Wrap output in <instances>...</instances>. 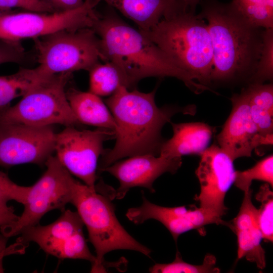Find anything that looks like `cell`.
Here are the masks:
<instances>
[{
    "mask_svg": "<svg viewBox=\"0 0 273 273\" xmlns=\"http://www.w3.org/2000/svg\"><path fill=\"white\" fill-rule=\"evenodd\" d=\"M107 6L92 28L100 39L104 62H110L117 68L127 88H135L138 83L147 77H172L183 81L196 94L212 91L197 82L146 35L128 25Z\"/></svg>",
    "mask_w": 273,
    "mask_h": 273,
    "instance_id": "1",
    "label": "cell"
},
{
    "mask_svg": "<svg viewBox=\"0 0 273 273\" xmlns=\"http://www.w3.org/2000/svg\"><path fill=\"white\" fill-rule=\"evenodd\" d=\"M197 14L207 23L213 51L211 84H248L260 58L264 29L247 19L232 2L202 0Z\"/></svg>",
    "mask_w": 273,
    "mask_h": 273,
    "instance_id": "2",
    "label": "cell"
},
{
    "mask_svg": "<svg viewBox=\"0 0 273 273\" xmlns=\"http://www.w3.org/2000/svg\"><path fill=\"white\" fill-rule=\"evenodd\" d=\"M157 87L150 93L128 89L120 86L105 101L115 122L116 143L112 149L105 150L98 166L99 172L126 157L144 154L159 156L165 141L161 136L163 126L176 113L193 115L194 105L157 106Z\"/></svg>",
    "mask_w": 273,
    "mask_h": 273,
    "instance_id": "3",
    "label": "cell"
},
{
    "mask_svg": "<svg viewBox=\"0 0 273 273\" xmlns=\"http://www.w3.org/2000/svg\"><path fill=\"white\" fill-rule=\"evenodd\" d=\"M144 34L197 82L211 87L213 51L207 24L184 2L176 0Z\"/></svg>",
    "mask_w": 273,
    "mask_h": 273,
    "instance_id": "4",
    "label": "cell"
},
{
    "mask_svg": "<svg viewBox=\"0 0 273 273\" xmlns=\"http://www.w3.org/2000/svg\"><path fill=\"white\" fill-rule=\"evenodd\" d=\"M111 199L73 178L70 203L77 209L96 253L91 272L106 271L104 256L115 250L138 251L148 257L151 252L130 236L118 220Z\"/></svg>",
    "mask_w": 273,
    "mask_h": 273,
    "instance_id": "5",
    "label": "cell"
},
{
    "mask_svg": "<svg viewBox=\"0 0 273 273\" xmlns=\"http://www.w3.org/2000/svg\"><path fill=\"white\" fill-rule=\"evenodd\" d=\"M38 65L39 80L53 75L89 71L104 61L99 37L92 28L64 30L33 39Z\"/></svg>",
    "mask_w": 273,
    "mask_h": 273,
    "instance_id": "6",
    "label": "cell"
},
{
    "mask_svg": "<svg viewBox=\"0 0 273 273\" xmlns=\"http://www.w3.org/2000/svg\"><path fill=\"white\" fill-rule=\"evenodd\" d=\"M71 74H58L35 84L15 105L0 112V123H20L35 126L80 123L71 109L66 85Z\"/></svg>",
    "mask_w": 273,
    "mask_h": 273,
    "instance_id": "7",
    "label": "cell"
},
{
    "mask_svg": "<svg viewBox=\"0 0 273 273\" xmlns=\"http://www.w3.org/2000/svg\"><path fill=\"white\" fill-rule=\"evenodd\" d=\"M45 164V172L33 185L28 187L22 214L14 222L0 227L5 237L20 235L24 229L38 224L48 212L54 209L63 211L70 203L74 178L56 156H51Z\"/></svg>",
    "mask_w": 273,
    "mask_h": 273,
    "instance_id": "8",
    "label": "cell"
},
{
    "mask_svg": "<svg viewBox=\"0 0 273 273\" xmlns=\"http://www.w3.org/2000/svg\"><path fill=\"white\" fill-rule=\"evenodd\" d=\"M98 0H85L81 7L68 11L41 13L0 11V39L20 41L35 39L64 30L93 28L99 16Z\"/></svg>",
    "mask_w": 273,
    "mask_h": 273,
    "instance_id": "9",
    "label": "cell"
},
{
    "mask_svg": "<svg viewBox=\"0 0 273 273\" xmlns=\"http://www.w3.org/2000/svg\"><path fill=\"white\" fill-rule=\"evenodd\" d=\"M114 138L115 131L110 129L80 130L66 126L56 133L55 151L59 162L70 174L95 189L98 159L105 151L103 143Z\"/></svg>",
    "mask_w": 273,
    "mask_h": 273,
    "instance_id": "10",
    "label": "cell"
},
{
    "mask_svg": "<svg viewBox=\"0 0 273 273\" xmlns=\"http://www.w3.org/2000/svg\"><path fill=\"white\" fill-rule=\"evenodd\" d=\"M59 218L47 225L24 229L17 242L26 245L34 242L46 253L60 259H81L96 262L83 233V223L78 212L64 210Z\"/></svg>",
    "mask_w": 273,
    "mask_h": 273,
    "instance_id": "11",
    "label": "cell"
},
{
    "mask_svg": "<svg viewBox=\"0 0 273 273\" xmlns=\"http://www.w3.org/2000/svg\"><path fill=\"white\" fill-rule=\"evenodd\" d=\"M55 136L51 126L0 123V165L45 164L55 151Z\"/></svg>",
    "mask_w": 273,
    "mask_h": 273,
    "instance_id": "12",
    "label": "cell"
},
{
    "mask_svg": "<svg viewBox=\"0 0 273 273\" xmlns=\"http://www.w3.org/2000/svg\"><path fill=\"white\" fill-rule=\"evenodd\" d=\"M196 175L200 185L195 197L200 207L222 217L226 214L224 205L226 193L234 184V161L216 143L208 147L200 155Z\"/></svg>",
    "mask_w": 273,
    "mask_h": 273,
    "instance_id": "13",
    "label": "cell"
},
{
    "mask_svg": "<svg viewBox=\"0 0 273 273\" xmlns=\"http://www.w3.org/2000/svg\"><path fill=\"white\" fill-rule=\"evenodd\" d=\"M232 109L220 132L217 135L218 146L234 161L250 157L252 151L261 145H271L273 140L260 135L249 110L248 96L243 88L231 98Z\"/></svg>",
    "mask_w": 273,
    "mask_h": 273,
    "instance_id": "14",
    "label": "cell"
},
{
    "mask_svg": "<svg viewBox=\"0 0 273 273\" xmlns=\"http://www.w3.org/2000/svg\"><path fill=\"white\" fill-rule=\"evenodd\" d=\"M181 164V157L167 158L144 154L117 161L102 172H108L118 179L119 187L115 191V198L121 199L130 189L136 187H143L154 193L153 183L155 180L164 173H175Z\"/></svg>",
    "mask_w": 273,
    "mask_h": 273,
    "instance_id": "15",
    "label": "cell"
},
{
    "mask_svg": "<svg viewBox=\"0 0 273 273\" xmlns=\"http://www.w3.org/2000/svg\"><path fill=\"white\" fill-rule=\"evenodd\" d=\"M143 196V203L138 207L129 208L126 216L135 224H141L153 219L162 223L177 242L182 234L209 224L225 225L222 217L208 210L195 207L188 209L185 206L166 207L152 203Z\"/></svg>",
    "mask_w": 273,
    "mask_h": 273,
    "instance_id": "16",
    "label": "cell"
},
{
    "mask_svg": "<svg viewBox=\"0 0 273 273\" xmlns=\"http://www.w3.org/2000/svg\"><path fill=\"white\" fill-rule=\"evenodd\" d=\"M173 135L163 143L159 156L167 158L200 155L208 147L215 128L202 122L171 123Z\"/></svg>",
    "mask_w": 273,
    "mask_h": 273,
    "instance_id": "17",
    "label": "cell"
},
{
    "mask_svg": "<svg viewBox=\"0 0 273 273\" xmlns=\"http://www.w3.org/2000/svg\"><path fill=\"white\" fill-rule=\"evenodd\" d=\"M133 21L143 33H147L176 0H98Z\"/></svg>",
    "mask_w": 273,
    "mask_h": 273,
    "instance_id": "18",
    "label": "cell"
},
{
    "mask_svg": "<svg viewBox=\"0 0 273 273\" xmlns=\"http://www.w3.org/2000/svg\"><path fill=\"white\" fill-rule=\"evenodd\" d=\"M66 93L70 107L80 123L115 131L114 118L100 97L74 88Z\"/></svg>",
    "mask_w": 273,
    "mask_h": 273,
    "instance_id": "19",
    "label": "cell"
},
{
    "mask_svg": "<svg viewBox=\"0 0 273 273\" xmlns=\"http://www.w3.org/2000/svg\"><path fill=\"white\" fill-rule=\"evenodd\" d=\"M251 118L262 136L273 140V84L250 83L243 88Z\"/></svg>",
    "mask_w": 273,
    "mask_h": 273,
    "instance_id": "20",
    "label": "cell"
},
{
    "mask_svg": "<svg viewBox=\"0 0 273 273\" xmlns=\"http://www.w3.org/2000/svg\"><path fill=\"white\" fill-rule=\"evenodd\" d=\"M39 81L34 69L21 68L13 74L0 76V109L23 97Z\"/></svg>",
    "mask_w": 273,
    "mask_h": 273,
    "instance_id": "21",
    "label": "cell"
},
{
    "mask_svg": "<svg viewBox=\"0 0 273 273\" xmlns=\"http://www.w3.org/2000/svg\"><path fill=\"white\" fill-rule=\"evenodd\" d=\"M89 92L99 97L111 96L124 82L117 68L111 62H100L89 71Z\"/></svg>",
    "mask_w": 273,
    "mask_h": 273,
    "instance_id": "22",
    "label": "cell"
},
{
    "mask_svg": "<svg viewBox=\"0 0 273 273\" xmlns=\"http://www.w3.org/2000/svg\"><path fill=\"white\" fill-rule=\"evenodd\" d=\"M237 237V258H245L256 264L257 267H265V253L261 245L262 234L258 226H254L235 232Z\"/></svg>",
    "mask_w": 273,
    "mask_h": 273,
    "instance_id": "23",
    "label": "cell"
},
{
    "mask_svg": "<svg viewBox=\"0 0 273 273\" xmlns=\"http://www.w3.org/2000/svg\"><path fill=\"white\" fill-rule=\"evenodd\" d=\"M28 187L17 185L0 170V227L10 224L16 221L19 217L15 213L13 207L9 206L8 203L14 200L23 204Z\"/></svg>",
    "mask_w": 273,
    "mask_h": 273,
    "instance_id": "24",
    "label": "cell"
},
{
    "mask_svg": "<svg viewBox=\"0 0 273 273\" xmlns=\"http://www.w3.org/2000/svg\"><path fill=\"white\" fill-rule=\"evenodd\" d=\"M215 257L210 254L205 255L202 264L194 265L185 262L177 251L174 260L169 263H156L149 268L152 273H218Z\"/></svg>",
    "mask_w": 273,
    "mask_h": 273,
    "instance_id": "25",
    "label": "cell"
},
{
    "mask_svg": "<svg viewBox=\"0 0 273 273\" xmlns=\"http://www.w3.org/2000/svg\"><path fill=\"white\" fill-rule=\"evenodd\" d=\"M253 180H259L273 187V156L270 155L258 161L251 168L235 171L234 184L244 192L251 189Z\"/></svg>",
    "mask_w": 273,
    "mask_h": 273,
    "instance_id": "26",
    "label": "cell"
},
{
    "mask_svg": "<svg viewBox=\"0 0 273 273\" xmlns=\"http://www.w3.org/2000/svg\"><path fill=\"white\" fill-rule=\"evenodd\" d=\"M256 199L260 203L257 209V223L266 242L273 241V192L268 184L262 185L256 195Z\"/></svg>",
    "mask_w": 273,
    "mask_h": 273,
    "instance_id": "27",
    "label": "cell"
},
{
    "mask_svg": "<svg viewBox=\"0 0 273 273\" xmlns=\"http://www.w3.org/2000/svg\"><path fill=\"white\" fill-rule=\"evenodd\" d=\"M273 78V28L264 29L263 46L256 72L249 83H263Z\"/></svg>",
    "mask_w": 273,
    "mask_h": 273,
    "instance_id": "28",
    "label": "cell"
},
{
    "mask_svg": "<svg viewBox=\"0 0 273 273\" xmlns=\"http://www.w3.org/2000/svg\"><path fill=\"white\" fill-rule=\"evenodd\" d=\"M234 4L254 25L263 29L273 28V0L260 4Z\"/></svg>",
    "mask_w": 273,
    "mask_h": 273,
    "instance_id": "29",
    "label": "cell"
},
{
    "mask_svg": "<svg viewBox=\"0 0 273 273\" xmlns=\"http://www.w3.org/2000/svg\"><path fill=\"white\" fill-rule=\"evenodd\" d=\"M252 190L244 192L243 201L237 215L232 220L225 221V225L229 227L234 233L254 226L257 223V209L252 201Z\"/></svg>",
    "mask_w": 273,
    "mask_h": 273,
    "instance_id": "30",
    "label": "cell"
},
{
    "mask_svg": "<svg viewBox=\"0 0 273 273\" xmlns=\"http://www.w3.org/2000/svg\"><path fill=\"white\" fill-rule=\"evenodd\" d=\"M29 59V55L20 41L0 39V65L8 63L23 64Z\"/></svg>",
    "mask_w": 273,
    "mask_h": 273,
    "instance_id": "31",
    "label": "cell"
},
{
    "mask_svg": "<svg viewBox=\"0 0 273 273\" xmlns=\"http://www.w3.org/2000/svg\"><path fill=\"white\" fill-rule=\"evenodd\" d=\"M21 8L30 12L52 13L54 9L44 0H0V10Z\"/></svg>",
    "mask_w": 273,
    "mask_h": 273,
    "instance_id": "32",
    "label": "cell"
},
{
    "mask_svg": "<svg viewBox=\"0 0 273 273\" xmlns=\"http://www.w3.org/2000/svg\"><path fill=\"white\" fill-rule=\"evenodd\" d=\"M55 11H63L78 8L83 5L85 0H44Z\"/></svg>",
    "mask_w": 273,
    "mask_h": 273,
    "instance_id": "33",
    "label": "cell"
},
{
    "mask_svg": "<svg viewBox=\"0 0 273 273\" xmlns=\"http://www.w3.org/2000/svg\"><path fill=\"white\" fill-rule=\"evenodd\" d=\"M269 0H232L236 4H260L267 3Z\"/></svg>",
    "mask_w": 273,
    "mask_h": 273,
    "instance_id": "34",
    "label": "cell"
},
{
    "mask_svg": "<svg viewBox=\"0 0 273 273\" xmlns=\"http://www.w3.org/2000/svg\"><path fill=\"white\" fill-rule=\"evenodd\" d=\"M184 2L192 10L196 12V8L202 0H181Z\"/></svg>",
    "mask_w": 273,
    "mask_h": 273,
    "instance_id": "35",
    "label": "cell"
},
{
    "mask_svg": "<svg viewBox=\"0 0 273 273\" xmlns=\"http://www.w3.org/2000/svg\"><path fill=\"white\" fill-rule=\"evenodd\" d=\"M6 255H8L7 248L0 247V272H3L2 260Z\"/></svg>",
    "mask_w": 273,
    "mask_h": 273,
    "instance_id": "36",
    "label": "cell"
},
{
    "mask_svg": "<svg viewBox=\"0 0 273 273\" xmlns=\"http://www.w3.org/2000/svg\"><path fill=\"white\" fill-rule=\"evenodd\" d=\"M0 11H1V10H0Z\"/></svg>",
    "mask_w": 273,
    "mask_h": 273,
    "instance_id": "37",
    "label": "cell"
}]
</instances>
